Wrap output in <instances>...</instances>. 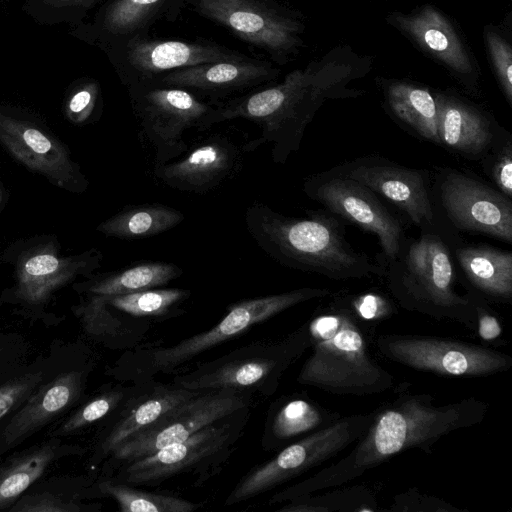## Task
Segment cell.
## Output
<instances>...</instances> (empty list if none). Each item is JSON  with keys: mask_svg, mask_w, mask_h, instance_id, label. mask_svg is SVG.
Instances as JSON below:
<instances>
[{"mask_svg": "<svg viewBox=\"0 0 512 512\" xmlns=\"http://www.w3.org/2000/svg\"><path fill=\"white\" fill-rule=\"evenodd\" d=\"M489 404L476 397L436 404L431 394L403 393L374 410L366 431L342 458L274 494L269 504L337 488L411 449L428 454L442 437L482 422Z\"/></svg>", "mask_w": 512, "mask_h": 512, "instance_id": "1", "label": "cell"}, {"mask_svg": "<svg viewBox=\"0 0 512 512\" xmlns=\"http://www.w3.org/2000/svg\"><path fill=\"white\" fill-rule=\"evenodd\" d=\"M354 72L351 64L339 59L295 70L276 86L214 108L201 131L226 120L247 119L260 126L261 135L249 141L244 152L272 143L273 162L285 164L299 149L306 127L326 100L359 94L346 88Z\"/></svg>", "mask_w": 512, "mask_h": 512, "instance_id": "2", "label": "cell"}, {"mask_svg": "<svg viewBox=\"0 0 512 512\" xmlns=\"http://www.w3.org/2000/svg\"><path fill=\"white\" fill-rule=\"evenodd\" d=\"M307 214L308 218L289 217L255 202L246 209L245 224L257 245L283 266L333 280L384 275V267L352 248L332 215Z\"/></svg>", "mask_w": 512, "mask_h": 512, "instance_id": "3", "label": "cell"}, {"mask_svg": "<svg viewBox=\"0 0 512 512\" xmlns=\"http://www.w3.org/2000/svg\"><path fill=\"white\" fill-rule=\"evenodd\" d=\"M306 323L311 353L298 383L342 396L382 394L394 387V376L371 353L370 330L342 297L319 307Z\"/></svg>", "mask_w": 512, "mask_h": 512, "instance_id": "4", "label": "cell"}, {"mask_svg": "<svg viewBox=\"0 0 512 512\" xmlns=\"http://www.w3.org/2000/svg\"><path fill=\"white\" fill-rule=\"evenodd\" d=\"M384 268L387 287L403 309L475 331L472 301L468 293L456 292L450 251L438 235L425 233L416 240H404Z\"/></svg>", "mask_w": 512, "mask_h": 512, "instance_id": "5", "label": "cell"}, {"mask_svg": "<svg viewBox=\"0 0 512 512\" xmlns=\"http://www.w3.org/2000/svg\"><path fill=\"white\" fill-rule=\"evenodd\" d=\"M330 294L327 288L303 287L233 303L227 307V314L221 321L207 331L172 346L128 352V358L123 362V378L139 384L151 381L157 374H170L208 349L242 335L254 325L298 304Z\"/></svg>", "mask_w": 512, "mask_h": 512, "instance_id": "6", "label": "cell"}, {"mask_svg": "<svg viewBox=\"0 0 512 512\" xmlns=\"http://www.w3.org/2000/svg\"><path fill=\"white\" fill-rule=\"evenodd\" d=\"M310 348L305 322L287 336L239 347L173 378L189 390L236 389L270 396L285 372Z\"/></svg>", "mask_w": 512, "mask_h": 512, "instance_id": "7", "label": "cell"}, {"mask_svg": "<svg viewBox=\"0 0 512 512\" xmlns=\"http://www.w3.org/2000/svg\"><path fill=\"white\" fill-rule=\"evenodd\" d=\"M250 406L207 425L186 440L120 466L117 481L129 485H156L171 477L200 473L212 476L235 449L249 419Z\"/></svg>", "mask_w": 512, "mask_h": 512, "instance_id": "8", "label": "cell"}, {"mask_svg": "<svg viewBox=\"0 0 512 512\" xmlns=\"http://www.w3.org/2000/svg\"><path fill=\"white\" fill-rule=\"evenodd\" d=\"M373 417L374 410L341 416L331 425L285 446L275 457L250 470L227 496L225 505L247 501L336 457L358 440Z\"/></svg>", "mask_w": 512, "mask_h": 512, "instance_id": "9", "label": "cell"}, {"mask_svg": "<svg viewBox=\"0 0 512 512\" xmlns=\"http://www.w3.org/2000/svg\"><path fill=\"white\" fill-rule=\"evenodd\" d=\"M375 346L389 361L442 377H488L512 367V357L502 351L433 335L381 334Z\"/></svg>", "mask_w": 512, "mask_h": 512, "instance_id": "10", "label": "cell"}, {"mask_svg": "<svg viewBox=\"0 0 512 512\" xmlns=\"http://www.w3.org/2000/svg\"><path fill=\"white\" fill-rule=\"evenodd\" d=\"M251 394L236 389L200 391L130 436L109 456L122 466L186 440L207 425L250 406Z\"/></svg>", "mask_w": 512, "mask_h": 512, "instance_id": "11", "label": "cell"}, {"mask_svg": "<svg viewBox=\"0 0 512 512\" xmlns=\"http://www.w3.org/2000/svg\"><path fill=\"white\" fill-rule=\"evenodd\" d=\"M303 190L331 213L375 234L387 263L397 256L405 240L403 228L375 192L334 170L307 179Z\"/></svg>", "mask_w": 512, "mask_h": 512, "instance_id": "12", "label": "cell"}, {"mask_svg": "<svg viewBox=\"0 0 512 512\" xmlns=\"http://www.w3.org/2000/svg\"><path fill=\"white\" fill-rule=\"evenodd\" d=\"M214 108L180 88H156L139 95L136 115L155 150V165L177 159L188 150L183 134L202 130Z\"/></svg>", "mask_w": 512, "mask_h": 512, "instance_id": "13", "label": "cell"}, {"mask_svg": "<svg viewBox=\"0 0 512 512\" xmlns=\"http://www.w3.org/2000/svg\"><path fill=\"white\" fill-rule=\"evenodd\" d=\"M0 144L53 185L73 193L87 189L88 180L68 149L35 122L0 111Z\"/></svg>", "mask_w": 512, "mask_h": 512, "instance_id": "14", "label": "cell"}, {"mask_svg": "<svg viewBox=\"0 0 512 512\" xmlns=\"http://www.w3.org/2000/svg\"><path fill=\"white\" fill-rule=\"evenodd\" d=\"M439 191L442 206L456 228L512 242V202L498 189L450 171Z\"/></svg>", "mask_w": 512, "mask_h": 512, "instance_id": "15", "label": "cell"}, {"mask_svg": "<svg viewBox=\"0 0 512 512\" xmlns=\"http://www.w3.org/2000/svg\"><path fill=\"white\" fill-rule=\"evenodd\" d=\"M334 171L383 196L405 212L414 224L420 227L432 224L433 208L423 171L375 157L356 159Z\"/></svg>", "mask_w": 512, "mask_h": 512, "instance_id": "16", "label": "cell"}, {"mask_svg": "<svg viewBox=\"0 0 512 512\" xmlns=\"http://www.w3.org/2000/svg\"><path fill=\"white\" fill-rule=\"evenodd\" d=\"M241 151L231 140L213 135L180 156L178 160L155 165L154 174L172 189L205 193L236 172Z\"/></svg>", "mask_w": 512, "mask_h": 512, "instance_id": "17", "label": "cell"}, {"mask_svg": "<svg viewBox=\"0 0 512 512\" xmlns=\"http://www.w3.org/2000/svg\"><path fill=\"white\" fill-rule=\"evenodd\" d=\"M101 261L102 254L96 249L60 257L54 245L38 246L18 260L15 295L30 304L44 303L78 275L91 274Z\"/></svg>", "mask_w": 512, "mask_h": 512, "instance_id": "18", "label": "cell"}, {"mask_svg": "<svg viewBox=\"0 0 512 512\" xmlns=\"http://www.w3.org/2000/svg\"><path fill=\"white\" fill-rule=\"evenodd\" d=\"M196 4L205 16L259 47L286 51L298 43L296 22L252 0H196Z\"/></svg>", "mask_w": 512, "mask_h": 512, "instance_id": "19", "label": "cell"}, {"mask_svg": "<svg viewBox=\"0 0 512 512\" xmlns=\"http://www.w3.org/2000/svg\"><path fill=\"white\" fill-rule=\"evenodd\" d=\"M200 390L184 389L174 384H137L122 403V410L98 447L99 457L112 451L133 434L155 422L179 403L195 396Z\"/></svg>", "mask_w": 512, "mask_h": 512, "instance_id": "20", "label": "cell"}, {"mask_svg": "<svg viewBox=\"0 0 512 512\" xmlns=\"http://www.w3.org/2000/svg\"><path fill=\"white\" fill-rule=\"evenodd\" d=\"M342 415L332 411L307 393L282 396L274 402L267 414L262 447L265 450H280L285 446L323 429Z\"/></svg>", "mask_w": 512, "mask_h": 512, "instance_id": "21", "label": "cell"}, {"mask_svg": "<svg viewBox=\"0 0 512 512\" xmlns=\"http://www.w3.org/2000/svg\"><path fill=\"white\" fill-rule=\"evenodd\" d=\"M83 387L84 375L78 371L63 373L41 386L4 428V442L15 444L48 424L77 401Z\"/></svg>", "mask_w": 512, "mask_h": 512, "instance_id": "22", "label": "cell"}, {"mask_svg": "<svg viewBox=\"0 0 512 512\" xmlns=\"http://www.w3.org/2000/svg\"><path fill=\"white\" fill-rule=\"evenodd\" d=\"M440 144L464 156H479L495 142L494 129L478 109L447 95H436Z\"/></svg>", "mask_w": 512, "mask_h": 512, "instance_id": "23", "label": "cell"}, {"mask_svg": "<svg viewBox=\"0 0 512 512\" xmlns=\"http://www.w3.org/2000/svg\"><path fill=\"white\" fill-rule=\"evenodd\" d=\"M393 18L395 25L452 70L461 74L472 73V63L458 35L434 7L425 6L416 14H397Z\"/></svg>", "mask_w": 512, "mask_h": 512, "instance_id": "24", "label": "cell"}, {"mask_svg": "<svg viewBox=\"0 0 512 512\" xmlns=\"http://www.w3.org/2000/svg\"><path fill=\"white\" fill-rule=\"evenodd\" d=\"M458 264L470 288L488 301L512 300V253L489 246L457 249Z\"/></svg>", "mask_w": 512, "mask_h": 512, "instance_id": "25", "label": "cell"}, {"mask_svg": "<svg viewBox=\"0 0 512 512\" xmlns=\"http://www.w3.org/2000/svg\"><path fill=\"white\" fill-rule=\"evenodd\" d=\"M128 59L137 70L156 73L179 67L241 58L227 54L215 46L180 41H141L129 47Z\"/></svg>", "mask_w": 512, "mask_h": 512, "instance_id": "26", "label": "cell"}, {"mask_svg": "<svg viewBox=\"0 0 512 512\" xmlns=\"http://www.w3.org/2000/svg\"><path fill=\"white\" fill-rule=\"evenodd\" d=\"M269 74V69L261 64L237 59L178 69L169 73L162 81L175 87L222 91L257 83Z\"/></svg>", "mask_w": 512, "mask_h": 512, "instance_id": "27", "label": "cell"}, {"mask_svg": "<svg viewBox=\"0 0 512 512\" xmlns=\"http://www.w3.org/2000/svg\"><path fill=\"white\" fill-rule=\"evenodd\" d=\"M184 220V214L160 203L128 205L100 223L96 230L123 240L143 239L173 229Z\"/></svg>", "mask_w": 512, "mask_h": 512, "instance_id": "28", "label": "cell"}, {"mask_svg": "<svg viewBox=\"0 0 512 512\" xmlns=\"http://www.w3.org/2000/svg\"><path fill=\"white\" fill-rule=\"evenodd\" d=\"M182 274V268L174 263L141 261L93 278L84 290L89 296L123 295L167 285Z\"/></svg>", "mask_w": 512, "mask_h": 512, "instance_id": "29", "label": "cell"}, {"mask_svg": "<svg viewBox=\"0 0 512 512\" xmlns=\"http://www.w3.org/2000/svg\"><path fill=\"white\" fill-rule=\"evenodd\" d=\"M393 113L422 138L440 144L437 103L428 89L407 83H395L387 90Z\"/></svg>", "mask_w": 512, "mask_h": 512, "instance_id": "30", "label": "cell"}, {"mask_svg": "<svg viewBox=\"0 0 512 512\" xmlns=\"http://www.w3.org/2000/svg\"><path fill=\"white\" fill-rule=\"evenodd\" d=\"M116 312L93 296L76 310L88 333L118 340L119 345L131 347L149 331V321Z\"/></svg>", "mask_w": 512, "mask_h": 512, "instance_id": "31", "label": "cell"}, {"mask_svg": "<svg viewBox=\"0 0 512 512\" xmlns=\"http://www.w3.org/2000/svg\"><path fill=\"white\" fill-rule=\"evenodd\" d=\"M191 291L180 288H152L110 297L93 296L111 309L137 318H167L184 312L180 308Z\"/></svg>", "mask_w": 512, "mask_h": 512, "instance_id": "32", "label": "cell"}, {"mask_svg": "<svg viewBox=\"0 0 512 512\" xmlns=\"http://www.w3.org/2000/svg\"><path fill=\"white\" fill-rule=\"evenodd\" d=\"M56 456V447L47 444L0 465V510L14 504L45 470Z\"/></svg>", "mask_w": 512, "mask_h": 512, "instance_id": "33", "label": "cell"}, {"mask_svg": "<svg viewBox=\"0 0 512 512\" xmlns=\"http://www.w3.org/2000/svg\"><path fill=\"white\" fill-rule=\"evenodd\" d=\"M375 495L363 486L335 489L323 495L312 494L286 501L279 512H374L378 511Z\"/></svg>", "mask_w": 512, "mask_h": 512, "instance_id": "34", "label": "cell"}, {"mask_svg": "<svg viewBox=\"0 0 512 512\" xmlns=\"http://www.w3.org/2000/svg\"><path fill=\"white\" fill-rule=\"evenodd\" d=\"M98 488L118 503L121 512H191L199 507L174 495L139 490L117 480L102 481Z\"/></svg>", "mask_w": 512, "mask_h": 512, "instance_id": "35", "label": "cell"}, {"mask_svg": "<svg viewBox=\"0 0 512 512\" xmlns=\"http://www.w3.org/2000/svg\"><path fill=\"white\" fill-rule=\"evenodd\" d=\"M131 389L115 388L93 398L69 417L57 434L73 433L105 417L122 405Z\"/></svg>", "mask_w": 512, "mask_h": 512, "instance_id": "36", "label": "cell"}, {"mask_svg": "<svg viewBox=\"0 0 512 512\" xmlns=\"http://www.w3.org/2000/svg\"><path fill=\"white\" fill-rule=\"evenodd\" d=\"M161 0H117L106 13L105 26L113 33H129L140 26Z\"/></svg>", "mask_w": 512, "mask_h": 512, "instance_id": "37", "label": "cell"}, {"mask_svg": "<svg viewBox=\"0 0 512 512\" xmlns=\"http://www.w3.org/2000/svg\"><path fill=\"white\" fill-rule=\"evenodd\" d=\"M358 321L371 331L397 313L395 305L377 292L342 297Z\"/></svg>", "mask_w": 512, "mask_h": 512, "instance_id": "38", "label": "cell"}, {"mask_svg": "<svg viewBox=\"0 0 512 512\" xmlns=\"http://www.w3.org/2000/svg\"><path fill=\"white\" fill-rule=\"evenodd\" d=\"M393 512H468L458 508L441 498L425 495L411 488L393 497L388 509Z\"/></svg>", "mask_w": 512, "mask_h": 512, "instance_id": "39", "label": "cell"}, {"mask_svg": "<svg viewBox=\"0 0 512 512\" xmlns=\"http://www.w3.org/2000/svg\"><path fill=\"white\" fill-rule=\"evenodd\" d=\"M469 297L475 311V331L484 342H497L502 339L504 327L496 311L489 301L472 289H468Z\"/></svg>", "mask_w": 512, "mask_h": 512, "instance_id": "40", "label": "cell"}, {"mask_svg": "<svg viewBox=\"0 0 512 512\" xmlns=\"http://www.w3.org/2000/svg\"><path fill=\"white\" fill-rule=\"evenodd\" d=\"M42 373H27L0 386V419L17 408L42 381Z\"/></svg>", "mask_w": 512, "mask_h": 512, "instance_id": "41", "label": "cell"}, {"mask_svg": "<svg viewBox=\"0 0 512 512\" xmlns=\"http://www.w3.org/2000/svg\"><path fill=\"white\" fill-rule=\"evenodd\" d=\"M490 56L507 101H512V50L510 45L495 32H487Z\"/></svg>", "mask_w": 512, "mask_h": 512, "instance_id": "42", "label": "cell"}, {"mask_svg": "<svg viewBox=\"0 0 512 512\" xmlns=\"http://www.w3.org/2000/svg\"><path fill=\"white\" fill-rule=\"evenodd\" d=\"M84 508L73 500L43 492L27 495L9 508L12 512H79Z\"/></svg>", "mask_w": 512, "mask_h": 512, "instance_id": "43", "label": "cell"}, {"mask_svg": "<svg viewBox=\"0 0 512 512\" xmlns=\"http://www.w3.org/2000/svg\"><path fill=\"white\" fill-rule=\"evenodd\" d=\"M98 87L95 83H89L78 89L69 98L65 114L76 125L86 123L92 116L96 107Z\"/></svg>", "mask_w": 512, "mask_h": 512, "instance_id": "44", "label": "cell"}, {"mask_svg": "<svg viewBox=\"0 0 512 512\" xmlns=\"http://www.w3.org/2000/svg\"><path fill=\"white\" fill-rule=\"evenodd\" d=\"M489 175L498 190L511 199L512 197V145L508 140L492 160Z\"/></svg>", "mask_w": 512, "mask_h": 512, "instance_id": "45", "label": "cell"}, {"mask_svg": "<svg viewBox=\"0 0 512 512\" xmlns=\"http://www.w3.org/2000/svg\"><path fill=\"white\" fill-rule=\"evenodd\" d=\"M93 0H44V3H46L49 6L61 8V7H68V6H76V5H82L89 2H92Z\"/></svg>", "mask_w": 512, "mask_h": 512, "instance_id": "46", "label": "cell"}, {"mask_svg": "<svg viewBox=\"0 0 512 512\" xmlns=\"http://www.w3.org/2000/svg\"><path fill=\"white\" fill-rule=\"evenodd\" d=\"M1 197H2V196H1V190H0V200H1Z\"/></svg>", "mask_w": 512, "mask_h": 512, "instance_id": "47", "label": "cell"}]
</instances>
